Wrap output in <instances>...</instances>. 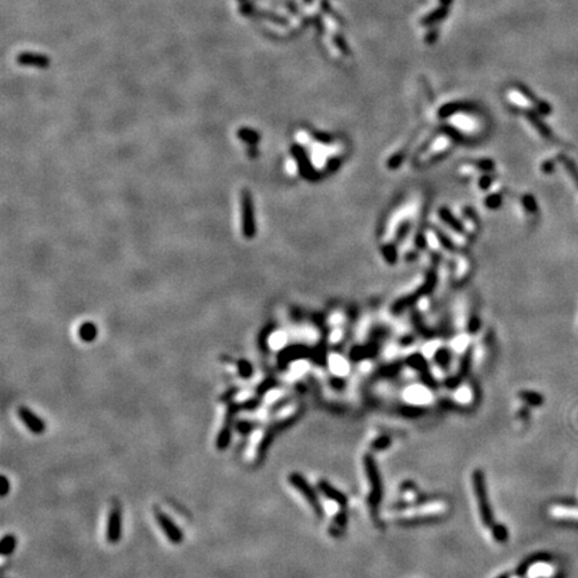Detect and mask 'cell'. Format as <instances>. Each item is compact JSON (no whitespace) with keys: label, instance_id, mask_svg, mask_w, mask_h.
Here are the masks:
<instances>
[{"label":"cell","instance_id":"cell-3","mask_svg":"<svg viewBox=\"0 0 578 578\" xmlns=\"http://www.w3.org/2000/svg\"><path fill=\"white\" fill-rule=\"evenodd\" d=\"M364 469H366V475L370 485V497H368V506L372 513V515H377V507L380 505L381 499V483L380 475L377 471L376 463L372 459L371 455H366L363 459Z\"/></svg>","mask_w":578,"mask_h":578},{"label":"cell","instance_id":"cell-12","mask_svg":"<svg viewBox=\"0 0 578 578\" xmlns=\"http://www.w3.org/2000/svg\"><path fill=\"white\" fill-rule=\"evenodd\" d=\"M18 62L24 66H34V67H47L50 61L44 55L31 54V52H23L18 57Z\"/></svg>","mask_w":578,"mask_h":578},{"label":"cell","instance_id":"cell-11","mask_svg":"<svg viewBox=\"0 0 578 578\" xmlns=\"http://www.w3.org/2000/svg\"><path fill=\"white\" fill-rule=\"evenodd\" d=\"M319 490L323 492V496L327 499H331V501H335V502L340 503L341 506H345V505H347V498H345L344 494L338 491L335 487H332L327 481L319 482Z\"/></svg>","mask_w":578,"mask_h":578},{"label":"cell","instance_id":"cell-19","mask_svg":"<svg viewBox=\"0 0 578 578\" xmlns=\"http://www.w3.org/2000/svg\"><path fill=\"white\" fill-rule=\"evenodd\" d=\"M388 445H390V439H388V438H379L377 441H375L374 445H372V447H374V449L380 450V449H384L386 446H388Z\"/></svg>","mask_w":578,"mask_h":578},{"label":"cell","instance_id":"cell-20","mask_svg":"<svg viewBox=\"0 0 578 578\" xmlns=\"http://www.w3.org/2000/svg\"><path fill=\"white\" fill-rule=\"evenodd\" d=\"M287 170L288 173H291V174H295L296 170H297V168H296V162L295 161H288L287 162Z\"/></svg>","mask_w":578,"mask_h":578},{"label":"cell","instance_id":"cell-5","mask_svg":"<svg viewBox=\"0 0 578 578\" xmlns=\"http://www.w3.org/2000/svg\"><path fill=\"white\" fill-rule=\"evenodd\" d=\"M123 530V517L122 509L119 505H114L110 510L106 526V539L110 543H118L122 538Z\"/></svg>","mask_w":578,"mask_h":578},{"label":"cell","instance_id":"cell-16","mask_svg":"<svg viewBox=\"0 0 578 578\" xmlns=\"http://www.w3.org/2000/svg\"><path fill=\"white\" fill-rule=\"evenodd\" d=\"M491 532L492 535H494V538H496L497 541H499V542H503V541H506L507 539L506 529L503 528V526H501V525H496V524L492 525Z\"/></svg>","mask_w":578,"mask_h":578},{"label":"cell","instance_id":"cell-7","mask_svg":"<svg viewBox=\"0 0 578 578\" xmlns=\"http://www.w3.org/2000/svg\"><path fill=\"white\" fill-rule=\"evenodd\" d=\"M155 521H157L159 529L163 532V534L166 535V538L169 539L170 542L174 543V545H180L182 542L183 532L177 526L176 522L173 521L168 514H165L163 511H157L155 513Z\"/></svg>","mask_w":578,"mask_h":578},{"label":"cell","instance_id":"cell-18","mask_svg":"<svg viewBox=\"0 0 578 578\" xmlns=\"http://www.w3.org/2000/svg\"><path fill=\"white\" fill-rule=\"evenodd\" d=\"M2 497H6L10 492V481L6 475H2Z\"/></svg>","mask_w":578,"mask_h":578},{"label":"cell","instance_id":"cell-2","mask_svg":"<svg viewBox=\"0 0 578 578\" xmlns=\"http://www.w3.org/2000/svg\"><path fill=\"white\" fill-rule=\"evenodd\" d=\"M473 488H474L475 499H477L478 510H479V515H481L482 522L485 524V526L491 528L494 525V518H492L491 509L488 505V498H487V490H486V483H485V475L482 473V470H475L473 473Z\"/></svg>","mask_w":578,"mask_h":578},{"label":"cell","instance_id":"cell-14","mask_svg":"<svg viewBox=\"0 0 578 578\" xmlns=\"http://www.w3.org/2000/svg\"><path fill=\"white\" fill-rule=\"evenodd\" d=\"M474 396L473 388L470 386H462L458 388V391L455 392V400L456 402L462 403V404H469L471 402V399Z\"/></svg>","mask_w":578,"mask_h":578},{"label":"cell","instance_id":"cell-4","mask_svg":"<svg viewBox=\"0 0 578 578\" xmlns=\"http://www.w3.org/2000/svg\"><path fill=\"white\" fill-rule=\"evenodd\" d=\"M288 482H289V483H291V485L293 486V487H295L296 490L304 497V498H306V501L308 502L309 506L312 507V510L315 511V514H316V517L319 518L323 517L324 514L323 505L320 502L316 490L309 485L306 478L302 477L301 474H298V473H291L289 477H288Z\"/></svg>","mask_w":578,"mask_h":578},{"label":"cell","instance_id":"cell-10","mask_svg":"<svg viewBox=\"0 0 578 578\" xmlns=\"http://www.w3.org/2000/svg\"><path fill=\"white\" fill-rule=\"evenodd\" d=\"M328 364H329L331 372H332L335 376H339V377L347 376V374L349 372L348 362H347L341 355H338V353H332V355L329 356Z\"/></svg>","mask_w":578,"mask_h":578},{"label":"cell","instance_id":"cell-6","mask_svg":"<svg viewBox=\"0 0 578 578\" xmlns=\"http://www.w3.org/2000/svg\"><path fill=\"white\" fill-rule=\"evenodd\" d=\"M403 399L412 406H427L432 402L434 395L423 384H411L403 391Z\"/></svg>","mask_w":578,"mask_h":578},{"label":"cell","instance_id":"cell-15","mask_svg":"<svg viewBox=\"0 0 578 578\" xmlns=\"http://www.w3.org/2000/svg\"><path fill=\"white\" fill-rule=\"evenodd\" d=\"M285 340H287V339H285L284 332H281V331H276V332H273V334L269 336V345L281 348V347L285 344Z\"/></svg>","mask_w":578,"mask_h":578},{"label":"cell","instance_id":"cell-1","mask_svg":"<svg viewBox=\"0 0 578 578\" xmlns=\"http://www.w3.org/2000/svg\"><path fill=\"white\" fill-rule=\"evenodd\" d=\"M447 510H449V505L445 501H432V502H426L417 506L394 509L388 511L387 517L392 521H417V519H424V518L438 517Z\"/></svg>","mask_w":578,"mask_h":578},{"label":"cell","instance_id":"cell-17","mask_svg":"<svg viewBox=\"0 0 578 578\" xmlns=\"http://www.w3.org/2000/svg\"><path fill=\"white\" fill-rule=\"evenodd\" d=\"M238 372H240L241 377H249L252 375V367L246 362H240V364H238Z\"/></svg>","mask_w":578,"mask_h":578},{"label":"cell","instance_id":"cell-8","mask_svg":"<svg viewBox=\"0 0 578 578\" xmlns=\"http://www.w3.org/2000/svg\"><path fill=\"white\" fill-rule=\"evenodd\" d=\"M18 417L20 422H23L27 430L34 435H42L46 431V422L40 417H38L34 411H31L27 407L22 406L18 408Z\"/></svg>","mask_w":578,"mask_h":578},{"label":"cell","instance_id":"cell-21","mask_svg":"<svg viewBox=\"0 0 578 578\" xmlns=\"http://www.w3.org/2000/svg\"><path fill=\"white\" fill-rule=\"evenodd\" d=\"M498 578H509V575H506V574L503 575V574H502V575H499V577H498Z\"/></svg>","mask_w":578,"mask_h":578},{"label":"cell","instance_id":"cell-13","mask_svg":"<svg viewBox=\"0 0 578 578\" xmlns=\"http://www.w3.org/2000/svg\"><path fill=\"white\" fill-rule=\"evenodd\" d=\"M16 545H18V541H16V537L14 534L4 535L2 542H0V553H2V556L7 557L14 553L15 549H16Z\"/></svg>","mask_w":578,"mask_h":578},{"label":"cell","instance_id":"cell-9","mask_svg":"<svg viewBox=\"0 0 578 578\" xmlns=\"http://www.w3.org/2000/svg\"><path fill=\"white\" fill-rule=\"evenodd\" d=\"M236 407L237 406H233L232 408H229V412H228L227 415V422L224 423L223 428L219 430L218 435H217L215 447H217L219 451L227 450L228 446L230 445V441H232V417H233V414L236 412V411L240 409V408H236Z\"/></svg>","mask_w":578,"mask_h":578}]
</instances>
